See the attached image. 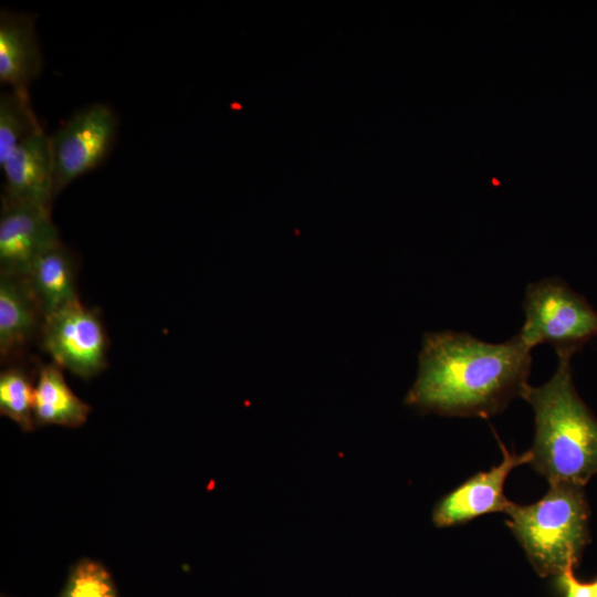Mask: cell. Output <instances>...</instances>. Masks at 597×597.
I'll list each match as a JSON object with an SVG mask.
<instances>
[{"instance_id":"obj_5","label":"cell","mask_w":597,"mask_h":597,"mask_svg":"<svg viewBox=\"0 0 597 597\" xmlns=\"http://www.w3.org/2000/svg\"><path fill=\"white\" fill-rule=\"evenodd\" d=\"M118 129L114 111L92 103L75 112L51 136L54 197L109 155Z\"/></svg>"},{"instance_id":"obj_2","label":"cell","mask_w":597,"mask_h":597,"mask_svg":"<svg viewBox=\"0 0 597 597\" xmlns=\"http://www.w3.org/2000/svg\"><path fill=\"white\" fill-rule=\"evenodd\" d=\"M572 357H558L545 384L522 394L534 410L535 436L528 464L549 484L584 488L597 473V419L579 398L572 377Z\"/></svg>"},{"instance_id":"obj_17","label":"cell","mask_w":597,"mask_h":597,"mask_svg":"<svg viewBox=\"0 0 597 597\" xmlns=\"http://www.w3.org/2000/svg\"><path fill=\"white\" fill-rule=\"evenodd\" d=\"M553 585L562 597H596L591 582L579 580L574 575V568L554 576Z\"/></svg>"},{"instance_id":"obj_4","label":"cell","mask_w":597,"mask_h":597,"mask_svg":"<svg viewBox=\"0 0 597 597\" xmlns=\"http://www.w3.org/2000/svg\"><path fill=\"white\" fill-rule=\"evenodd\" d=\"M523 311L525 321L517 335L531 350L549 344L557 357H573L597 336V311L559 279L530 283Z\"/></svg>"},{"instance_id":"obj_3","label":"cell","mask_w":597,"mask_h":597,"mask_svg":"<svg viewBox=\"0 0 597 597\" xmlns=\"http://www.w3.org/2000/svg\"><path fill=\"white\" fill-rule=\"evenodd\" d=\"M505 525L542 577L578 566L589 536V507L582 486L549 484L538 501L512 505Z\"/></svg>"},{"instance_id":"obj_14","label":"cell","mask_w":597,"mask_h":597,"mask_svg":"<svg viewBox=\"0 0 597 597\" xmlns=\"http://www.w3.org/2000/svg\"><path fill=\"white\" fill-rule=\"evenodd\" d=\"M41 128L31 106L29 91L13 90L0 95V165L15 147Z\"/></svg>"},{"instance_id":"obj_15","label":"cell","mask_w":597,"mask_h":597,"mask_svg":"<svg viewBox=\"0 0 597 597\" xmlns=\"http://www.w3.org/2000/svg\"><path fill=\"white\" fill-rule=\"evenodd\" d=\"M34 387L20 367H9L0 374V411L24 431L33 429Z\"/></svg>"},{"instance_id":"obj_13","label":"cell","mask_w":597,"mask_h":597,"mask_svg":"<svg viewBox=\"0 0 597 597\" xmlns=\"http://www.w3.org/2000/svg\"><path fill=\"white\" fill-rule=\"evenodd\" d=\"M90 410L70 389L62 368L55 364L40 367L34 386V423L78 427L86 421Z\"/></svg>"},{"instance_id":"obj_7","label":"cell","mask_w":597,"mask_h":597,"mask_svg":"<svg viewBox=\"0 0 597 597\" xmlns=\"http://www.w3.org/2000/svg\"><path fill=\"white\" fill-rule=\"evenodd\" d=\"M495 437L503 454L502 461L488 471L473 474L440 498L432 510L436 527H451L485 514L505 513L512 505L513 502L504 494L505 481L513 469L530 463L532 455L530 450L522 454L509 451L500 438Z\"/></svg>"},{"instance_id":"obj_10","label":"cell","mask_w":597,"mask_h":597,"mask_svg":"<svg viewBox=\"0 0 597 597\" xmlns=\"http://www.w3.org/2000/svg\"><path fill=\"white\" fill-rule=\"evenodd\" d=\"M43 55L31 13L2 9L0 12V82L13 90L29 91L42 70Z\"/></svg>"},{"instance_id":"obj_18","label":"cell","mask_w":597,"mask_h":597,"mask_svg":"<svg viewBox=\"0 0 597 597\" xmlns=\"http://www.w3.org/2000/svg\"><path fill=\"white\" fill-rule=\"evenodd\" d=\"M591 585H593V589H594L595 596L597 597V578H595V579L591 582Z\"/></svg>"},{"instance_id":"obj_12","label":"cell","mask_w":597,"mask_h":597,"mask_svg":"<svg viewBox=\"0 0 597 597\" xmlns=\"http://www.w3.org/2000/svg\"><path fill=\"white\" fill-rule=\"evenodd\" d=\"M24 279L43 318L78 300L75 259L61 240L40 253Z\"/></svg>"},{"instance_id":"obj_8","label":"cell","mask_w":597,"mask_h":597,"mask_svg":"<svg viewBox=\"0 0 597 597\" xmlns=\"http://www.w3.org/2000/svg\"><path fill=\"white\" fill-rule=\"evenodd\" d=\"M60 241L50 208L31 203H2L0 216V273L24 277L34 260Z\"/></svg>"},{"instance_id":"obj_9","label":"cell","mask_w":597,"mask_h":597,"mask_svg":"<svg viewBox=\"0 0 597 597\" xmlns=\"http://www.w3.org/2000/svg\"><path fill=\"white\" fill-rule=\"evenodd\" d=\"M2 203H31L50 208L54 200V171L50 136L39 128L20 143L0 165Z\"/></svg>"},{"instance_id":"obj_6","label":"cell","mask_w":597,"mask_h":597,"mask_svg":"<svg viewBox=\"0 0 597 597\" xmlns=\"http://www.w3.org/2000/svg\"><path fill=\"white\" fill-rule=\"evenodd\" d=\"M41 343L53 364L82 378L107 365L108 341L96 310L76 300L43 318Z\"/></svg>"},{"instance_id":"obj_11","label":"cell","mask_w":597,"mask_h":597,"mask_svg":"<svg viewBox=\"0 0 597 597\" xmlns=\"http://www.w3.org/2000/svg\"><path fill=\"white\" fill-rule=\"evenodd\" d=\"M42 323V313L25 279L0 273L1 360L20 355Z\"/></svg>"},{"instance_id":"obj_16","label":"cell","mask_w":597,"mask_h":597,"mask_svg":"<svg viewBox=\"0 0 597 597\" xmlns=\"http://www.w3.org/2000/svg\"><path fill=\"white\" fill-rule=\"evenodd\" d=\"M59 597H118L108 572L97 562L81 561Z\"/></svg>"},{"instance_id":"obj_1","label":"cell","mask_w":597,"mask_h":597,"mask_svg":"<svg viewBox=\"0 0 597 597\" xmlns=\"http://www.w3.org/2000/svg\"><path fill=\"white\" fill-rule=\"evenodd\" d=\"M531 364V349L517 334L493 344L468 333L429 332L405 404L423 413L489 418L522 396Z\"/></svg>"}]
</instances>
